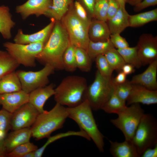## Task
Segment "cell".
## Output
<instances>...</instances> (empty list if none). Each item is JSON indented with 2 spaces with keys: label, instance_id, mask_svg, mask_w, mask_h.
<instances>
[{
  "label": "cell",
  "instance_id": "6da1fadb",
  "mask_svg": "<svg viewBox=\"0 0 157 157\" xmlns=\"http://www.w3.org/2000/svg\"><path fill=\"white\" fill-rule=\"evenodd\" d=\"M70 42L68 33L60 21H56L51 34L36 60L44 65L52 67L56 70L64 69V53Z\"/></svg>",
  "mask_w": 157,
  "mask_h": 157
},
{
  "label": "cell",
  "instance_id": "7a4b0ae2",
  "mask_svg": "<svg viewBox=\"0 0 157 157\" xmlns=\"http://www.w3.org/2000/svg\"><path fill=\"white\" fill-rule=\"evenodd\" d=\"M87 87L86 80L84 77L76 75L67 76L55 88L54 100L56 103L62 106L75 107L85 100Z\"/></svg>",
  "mask_w": 157,
  "mask_h": 157
},
{
  "label": "cell",
  "instance_id": "3957f363",
  "mask_svg": "<svg viewBox=\"0 0 157 157\" xmlns=\"http://www.w3.org/2000/svg\"><path fill=\"white\" fill-rule=\"evenodd\" d=\"M66 109L68 117L74 120L88 135L100 152H104V137L98 128L88 101L85 99L76 106Z\"/></svg>",
  "mask_w": 157,
  "mask_h": 157
},
{
  "label": "cell",
  "instance_id": "277c9868",
  "mask_svg": "<svg viewBox=\"0 0 157 157\" xmlns=\"http://www.w3.org/2000/svg\"><path fill=\"white\" fill-rule=\"evenodd\" d=\"M68 117L66 107L56 103L50 110L39 113L31 129L32 136L37 140L48 138L62 128Z\"/></svg>",
  "mask_w": 157,
  "mask_h": 157
},
{
  "label": "cell",
  "instance_id": "5b68a950",
  "mask_svg": "<svg viewBox=\"0 0 157 157\" xmlns=\"http://www.w3.org/2000/svg\"><path fill=\"white\" fill-rule=\"evenodd\" d=\"M131 141L140 157L157 144V120L152 115L144 114Z\"/></svg>",
  "mask_w": 157,
  "mask_h": 157
},
{
  "label": "cell",
  "instance_id": "8992f818",
  "mask_svg": "<svg viewBox=\"0 0 157 157\" xmlns=\"http://www.w3.org/2000/svg\"><path fill=\"white\" fill-rule=\"evenodd\" d=\"M114 91L113 79L103 76L97 70L92 83L88 86L85 99L88 101L92 109L101 110Z\"/></svg>",
  "mask_w": 157,
  "mask_h": 157
},
{
  "label": "cell",
  "instance_id": "52a82bcc",
  "mask_svg": "<svg viewBox=\"0 0 157 157\" xmlns=\"http://www.w3.org/2000/svg\"><path fill=\"white\" fill-rule=\"evenodd\" d=\"M61 21L68 33L70 43L75 47L81 48L86 51L90 41L88 33L90 24L77 16L73 6Z\"/></svg>",
  "mask_w": 157,
  "mask_h": 157
},
{
  "label": "cell",
  "instance_id": "ba28073f",
  "mask_svg": "<svg viewBox=\"0 0 157 157\" xmlns=\"http://www.w3.org/2000/svg\"><path fill=\"white\" fill-rule=\"evenodd\" d=\"M144 113L139 104H133L126 106L117 114V117L111 119L110 122L122 132L125 140H132Z\"/></svg>",
  "mask_w": 157,
  "mask_h": 157
},
{
  "label": "cell",
  "instance_id": "9c48e42d",
  "mask_svg": "<svg viewBox=\"0 0 157 157\" xmlns=\"http://www.w3.org/2000/svg\"><path fill=\"white\" fill-rule=\"evenodd\" d=\"M45 44L38 42L24 44L7 42L3 44V46L19 65L34 67L36 65V57L42 51Z\"/></svg>",
  "mask_w": 157,
  "mask_h": 157
},
{
  "label": "cell",
  "instance_id": "30bf717a",
  "mask_svg": "<svg viewBox=\"0 0 157 157\" xmlns=\"http://www.w3.org/2000/svg\"><path fill=\"white\" fill-rule=\"evenodd\" d=\"M55 70L51 66L46 65L39 71L18 70L16 73L21 83L22 90L29 94L37 89L47 85L49 83V76Z\"/></svg>",
  "mask_w": 157,
  "mask_h": 157
},
{
  "label": "cell",
  "instance_id": "8fae6325",
  "mask_svg": "<svg viewBox=\"0 0 157 157\" xmlns=\"http://www.w3.org/2000/svg\"><path fill=\"white\" fill-rule=\"evenodd\" d=\"M39 113L29 102L25 104L12 113L10 129L15 130L29 128L34 123Z\"/></svg>",
  "mask_w": 157,
  "mask_h": 157
},
{
  "label": "cell",
  "instance_id": "7c38bea8",
  "mask_svg": "<svg viewBox=\"0 0 157 157\" xmlns=\"http://www.w3.org/2000/svg\"><path fill=\"white\" fill-rule=\"evenodd\" d=\"M138 54L142 65L157 59V36L144 33L140 37L137 45Z\"/></svg>",
  "mask_w": 157,
  "mask_h": 157
},
{
  "label": "cell",
  "instance_id": "4fadbf2b",
  "mask_svg": "<svg viewBox=\"0 0 157 157\" xmlns=\"http://www.w3.org/2000/svg\"><path fill=\"white\" fill-rule=\"evenodd\" d=\"M52 3V0H28L23 4L17 6L16 11L25 20L31 15L37 17L45 15Z\"/></svg>",
  "mask_w": 157,
  "mask_h": 157
},
{
  "label": "cell",
  "instance_id": "5bb4252c",
  "mask_svg": "<svg viewBox=\"0 0 157 157\" xmlns=\"http://www.w3.org/2000/svg\"><path fill=\"white\" fill-rule=\"evenodd\" d=\"M55 22L53 19H51L50 22L44 28L31 34H25L22 29H19L14 38V42L24 44L38 42L45 44L51 34Z\"/></svg>",
  "mask_w": 157,
  "mask_h": 157
},
{
  "label": "cell",
  "instance_id": "9a60e30c",
  "mask_svg": "<svg viewBox=\"0 0 157 157\" xmlns=\"http://www.w3.org/2000/svg\"><path fill=\"white\" fill-rule=\"evenodd\" d=\"M127 105L141 103L149 105L157 103V90H150L144 86L132 84L130 94L126 101Z\"/></svg>",
  "mask_w": 157,
  "mask_h": 157
},
{
  "label": "cell",
  "instance_id": "2e32d148",
  "mask_svg": "<svg viewBox=\"0 0 157 157\" xmlns=\"http://www.w3.org/2000/svg\"><path fill=\"white\" fill-rule=\"evenodd\" d=\"M28 100L29 94L22 90L0 94V105L11 113L28 102Z\"/></svg>",
  "mask_w": 157,
  "mask_h": 157
},
{
  "label": "cell",
  "instance_id": "e0dca14e",
  "mask_svg": "<svg viewBox=\"0 0 157 157\" xmlns=\"http://www.w3.org/2000/svg\"><path fill=\"white\" fill-rule=\"evenodd\" d=\"M157 59L149 64L142 73L133 76L130 81L132 84L140 85L152 90H157Z\"/></svg>",
  "mask_w": 157,
  "mask_h": 157
},
{
  "label": "cell",
  "instance_id": "ac0fdd59",
  "mask_svg": "<svg viewBox=\"0 0 157 157\" xmlns=\"http://www.w3.org/2000/svg\"><path fill=\"white\" fill-rule=\"evenodd\" d=\"M53 83L37 89L29 94L28 102L33 105L39 113L44 112V104L46 101L55 93Z\"/></svg>",
  "mask_w": 157,
  "mask_h": 157
},
{
  "label": "cell",
  "instance_id": "d6986e66",
  "mask_svg": "<svg viewBox=\"0 0 157 157\" xmlns=\"http://www.w3.org/2000/svg\"><path fill=\"white\" fill-rule=\"evenodd\" d=\"M107 22L96 19L91 20L88 28V36L90 40L103 42L110 39L111 34Z\"/></svg>",
  "mask_w": 157,
  "mask_h": 157
},
{
  "label": "cell",
  "instance_id": "ffe728a7",
  "mask_svg": "<svg viewBox=\"0 0 157 157\" xmlns=\"http://www.w3.org/2000/svg\"><path fill=\"white\" fill-rule=\"evenodd\" d=\"M31 136V131L29 128L13 130L4 138L7 154L19 145L29 141Z\"/></svg>",
  "mask_w": 157,
  "mask_h": 157
},
{
  "label": "cell",
  "instance_id": "44dd1931",
  "mask_svg": "<svg viewBox=\"0 0 157 157\" xmlns=\"http://www.w3.org/2000/svg\"><path fill=\"white\" fill-rule=\"evenodd\" d=\"M110 152L114 157H139L131 140L122 142L109 140Z\"/></svg>",
  "mask_w": 157,
  "mask_h": 157
},
{
  "label": "cell",
  "instance_id": "7402d4cb",
  "mask_svg": "<svg viewBox=\"0 0 157 157\" xmlns=\"http://www.w3.org/2000/svg\"><path fill=\"white\" fill-rule=\"evenodd\" d=\"M130 15L125 8L120 7L116 13L108 22V25L111 34H120L129 26Z\"/></svg>",
  "mask_w": 157,
  "mask_h": 157
},
{
  "label": "cell",
  "instance_id": "603a6c76",
  "mask_svg": "<svg viewBox=\"0 0 157 157\" xmlns=\"http://www.w3.org/2000/svg\"><path fill=\"white\" fill-rule=\"evenodd\" d=\"M74 0H52V5L45 15L53 19L56 21H60L73 6Z\"/></svg>",
  "mask_w": 157,
  "mask_h": 157
},
{
  "label": "cell",
  "instance_id": "cb8c5ba5",
  "mask_svg": "<svg viewBox=\"0 0 157 157\" xmlns=\"http://www.w3.org/2000/svg\"><path fill=\"white\" fill-rule=\"evenodd\" d=\"M15 25L8 7L0 6V33L4 39L8 40L11 38V30Z\"/></svg>",
  "mask_w": 157,
  "mask_h": 157
},
{
  "label": "cell",
  "instance_id": "d4e9b609",
  "mask_svg": "<svg viewBox=\"0 0 157 157\" xmlns=\"http://www.w3.org/2000/svg\"><path fill=\"white\" fill-rule=\"evenodd\" d=\"M21 90L20 81L15 71L0 78V94Z\"/></svg>",
  "mask_w": 157,
  "mask_h": 157
},
{
  "label": "cell",
  "instance_id": "484cf974",
  "mask_svg": "<svg viewBox=\"0 0 157 157\" xmlns=\"http://www.w3.org/2000/svg\"><path fill=\"white\" fill-rule=\"evenodd\" d=\"M157 20V8L134 15H130L129 26L137 27Z\"/></svg>",
  "mask_w": 157,
  "mask_h": 157
},
{
  "label": "cell",
  "instance_id": "4316f807",
  "mask_svg": "<svg viewBox=\"0 0 157 157\" xmlns=\"http://www.w3.org/2000/svg\"><path fill=\"white\" fill-rule=\"evenodd\" d=\"M71 136H80L88 140H91L90 138L88 135L82 129L78 131H69L66 132L59 133L48 137V140L41 147L35 151V157H41L47 146L52 142L61 138Z\"/></svg>",
  "mask_w": 157,
  "mask_h": 157
},
{
  "label": "cell",
  "instance_id": "83f0119b",
  "mask_svg": "<svg viewBox=\"0 0 157 157\" xmlns=\"http://www.w3.org/2000/svg\"><path fill=\"white\" fill-rule=\"evenodd\" d=\"M19 65L7 51H0V78L15 71Z\"/></svg>",
  "mask_w": 157,
  "mask_h": 157
},
{
  "label": "cell",
  "instance_id": "f1b7e54d",
  "mask_svg": "<svg viewBox=\"0 0 157 157\" xmlns=\"http://www.w3.org/2000/svg\"><path fill=\"white\" fill-rule=\"evenodd\" d=\"M114 47L110 39L103 42H94L90 40L86 51L92 60L98 56L104 54L109 50Z\"/></svg>",
  "mask_w": 157,
  "mask_h": 157
},
{
  "label": "cell",
  "instance_id": "f546056e",
  "mask_svg": "<svg viewBox=\"0 0 157 157\" xmlns=\"http://www.w3.org/2000/svg\"><path fill=\"white\" fill-rule=\"evenodd\" d=\"M75 53L77 68L83 72H89L92 67V60L86 50L75 47Z\"/></svg>",
  "mask_w": 157,
  "mask_h": 157
},
{
  "label": "cell",
  "instance_id": "4dcf8cb0",
  "mask_svg": "<svg viewBox=\"0 0 157 157\" xmlns=\"http://www.w3.org/2000/svg\"><path fill=\"white\" fill-rule=\"evenodd\" d=\"M117 49L126 63L131 64L137 68H140L142 65L136 46Z\"/></svg>",
  "mask_w": 157,
  "mask_h": 157
},
{
  "label": "cell",
  "instance_id": "1f68e13d",
  "mask_svg": "<svg viewBox=\"0 0 157 157\" xmlns=\"http://www.w3.org/2000/svg\"><path fill=\"white\" fill-rule=\"evenodd\" d=\"M126 106V102L120 99L114 91L101 110L107 113L117 114Z\"/></svg>",
  "mask_w": 157,
  "mask_h": 157
},
{
  "label": "cell",
  "instance_id": "d6a6232c",
  "mask_svg": "<svg viewBox=\"0 0 157 157\" xmlns=\"http://www.w3.org/2000/svg\"><path fill=\"white\" fill-rule=\"evenodd\" d=\"M75 48V47L69 42L63 55V63L64 69L68 72H74L77 69Z\"/></svg>",
  "mask_w": 157,
  "mask_h": 157
},
{
  "label": "cell",
  "instance_id": "836d02e7",
  "mask_svg": "<svg viewBox=\"0 0 157 157\" xmlns=\"http://www.w3.org/2000/svg\"><path fill=\"white\" fill-rule=\"evenodd\" d=\"M104 55L113 70L121 71L123 66L126 63L117 49L112 48Z\"/></svg>",
  "mask_w": 157,
  "mask_h": 157
},
{
  "label": "cell",
  "instance_id": "e575fe53",
  "mask_svg": "<svg viewBox=\"0 0 157 157\" xmlns=\"http://www.w3.org/2000/svg\"><path fill=\"white\" fill-rule=\"evenodd\" d=\"M94 60L97 70L103 76L111 78L113 71L104 54L97 56Z\"/></svg>",
  "mask_w": 157,
  "mask_h": 157
},
{
  "label": "cell",
  "instance_id": "d590c367",
  "mask_svg": "<svg viewBox=\"0 0 157 157\" xmlns=\"http://www.w3.org/2000/svg\"><path fill=\"white\" fill-rule=\"evenodd\" d=\"M37 146L29 141L21 144L15 148L7 154V157H23L27 153L35 151Z\"/></svg>",
  "mask_w": 157,
  "mask_h": 157
},
{
  "label": "cell",
  "instance_id": "8d00e7d4",
  "mask_svg": "<svg viewBox=\"0 0 157 157\" xmlns=\"http://www.w3.org/2000/svg\"><path fill=\"white\" fill-rule=\"evenodd\" d=\"M109 0H96L94 9V17L107 22V12Z\"/></svg>",
  "mask_w": 157,
  "mask_h": 157
},
{
  "label": "cell",
  "instance_id": "74e56055",
  "mask_svg": "<svg viewBox=\"0 0 157 157\" xmlns=\"http://www.w3.org/2000/svg\"><path fill=\"white\" fill-rule=\"evenodd\" d=\"M132 88V84L128 80L121 84L114 83V92L120 99L126 102L130 94Z\"/></svg>",
  "mask_w": 157,
  "mask_h": 157
},
{
  "label": "cell",
  "instance_id": "f35d334b",
  "mask_svg": "<svg viewBox=\"0 0 157 157\" xmlns=\"http://www.w3.org/2000/svg\"><path fill=\"white\" fill-rule=\"evenodd\" d=\"M12 113L2 109L0 110V131L6 133L10 129Z\"/></svg>",
  "mask_w": 157,
  "mask_h": 157
},
{
  "label": "cell",
  "instance_id": "ab89813d",
  "mask_svg": "<svg viewBox=\"0 0 157 157\" xmlns=\"http://www.w3.org/2000/svg\"><path fill=\"white\" fill-rule=\"evenodd\" d=\"M73 8L77 16L83 21L90 24L91 20L89 17L87 11L78 1H75L74 3Z\"/></svg>",
  "mask_w": 157,
  "mask_h": 157
},
{
  "label": "cell",
  "instance_id": "60d3db41",
  "mask_svg": "<svg viewBox=\"0 0 157 157\" xmlns=\"http://www.w3.org/2000/svg\"><path fill=\"white\" fill-rule=\"evenodd\" d=\"M110 40L114 47L117 49H123L129 47V43L126 40L122 37L120 34H111Z\"/></svg>",
  "mask_w": 157,
  "mask_h": 157
},
{
  "label": "cell",
  "instance_id": "b9f144b4",
  "mask_svg": "<svg viewBox=\"0 0 157 157\" xmlns=\"http://www.w3.org/2000/svg\"><path fill=\"white\" fill-rule=\"evenodd\" d=\"M120 7L117 0H109L107 12V21L114 16Z\"/></svg>",
  "mask_w": 157,
  "mask_h": 157
},
{
  "label": "cell",
  "instance_id": "7bdbcfd3",
  "mask_svg": "<svg viewBox=\"0 0 157 157\" xmlns=\"http://www.w3.org/2000/svg\"><path fill=\"white\" fill-rule=\"evenodd\" d=\"M157 4V0H142L135 5L133 8L135 12H138L149 7L153 6Z\"/></svg>",
  "mask_w": 157,
  "mask_h": 157
},
{
  "label": "cell",
  "instance_id": "ee69618b",
  "mask_svg": "<svg viewBox=\"0 0 157 157\" xmlns=\"http://www.w3.org/2000/svg\"><path fill=\"white\" fill-rule=\"evenodd\" d=\"M78 1L84 7L90 15L94 17V9L96 0H79Z\"/></svg>",
  "mask_w": 157,
  "mask_h": 157
},
{
  "label": "cell",
  "instance_id": "f6af8a7d",
  "mask_svg": "<svg viewBox=\"0 0 157 157\" xmlns=\"http://www.w3.org/2000/svg\"><path fill=\"white\" fill-rule=\"evenodd\" d=\"M141 157H157V144L154 147L149 148L141 154Z\"/></svg>",
  "mask_w": 157,
  "mask_h": 157
},
{
  "label": "cell",
  "instance_id": "bcb514c9",
  "mask_svg": "<svg viewBox=\"0 0 157 157\" xmlns=\"http://www.w3.org/2000/svg\"><path fill=\"white\" fill-rule=\"evenodd\" d=\"M126 75L123 72L120 71L114 78L113 79L114 83L117 84L124 83L126 80Z\"/></svg>",
  "mask_w": 157,
  "mask_h": 157
},
{
  "label": "cell",
  "instance_id": "7dc6e473",
  "mask_svg": "<svg viewBox=\"0 0 157 157\" xmlns=\"http://www.w3.org/2000/svg\"><path fill=\"white\" fill-rule=\"evenodd\" d=\"M134 68L132 65L126 63L123 66L121 71L127 75L134 72L135 71Z\"/></svg>",
  "mask_w": 157,
  "mask_h": 157
},
{
  "label": "cell",
  "instance_id": "c3c4849f",
  "mask_svg": "<svg viewBox=\"0 0 157 157\" xmlns=\"http://www.w3.org/2000/svg\"><path fill=\"white\" fill-rule=\"evenodd\" d=\"M7 154L4 144V138L0 137V157H7Z\"/></svg>",
  "mask_w": 157,
  "mask_h": 157
},
{
  "label": "cell",
  "instance_id": "681fc988",
  "mask_svg": "<svg viewBox=\"0 0 157 157\" xmlns=\"http://www.w3.org/2000/svg\"><path fill=\"white\" fill-rule=\"evenodd\" d=\"M142 0H126V3H128L131 6H134Z\"/></svg>",
  "mask_w": 157,
  "mask_h": 157
},
{
  "label": "cell",
  "instance_id": "f907efd6",
  "mask_svg": "<svg viewBox=\"0 0 157 157\" xmlns=\"http://www.w3.org/2000/svg\"><path fill=\"white\" fill-rule=\"evenodd\" d=\"M119 3L120 6L123 8H125V4L126 0H117Z\"/></svg>",
  "mask_w": 157,
  "mask_h": 157
},
{
  "label": "cell",
  "instance_id": "816d5d0a",
  "mask_svg": "<svg viewBox=\"0 0 157 157\" xmlns=\"http://www.w3.org/2000/svg\"><path fill=\"white\" fill-rule=\"evenodd\" d=\"M35 151L28 152L24 155L23 157H35Z\"/></svg>",
  "mask_w": 157,
  "mask_h": 157
}]
</instances>
